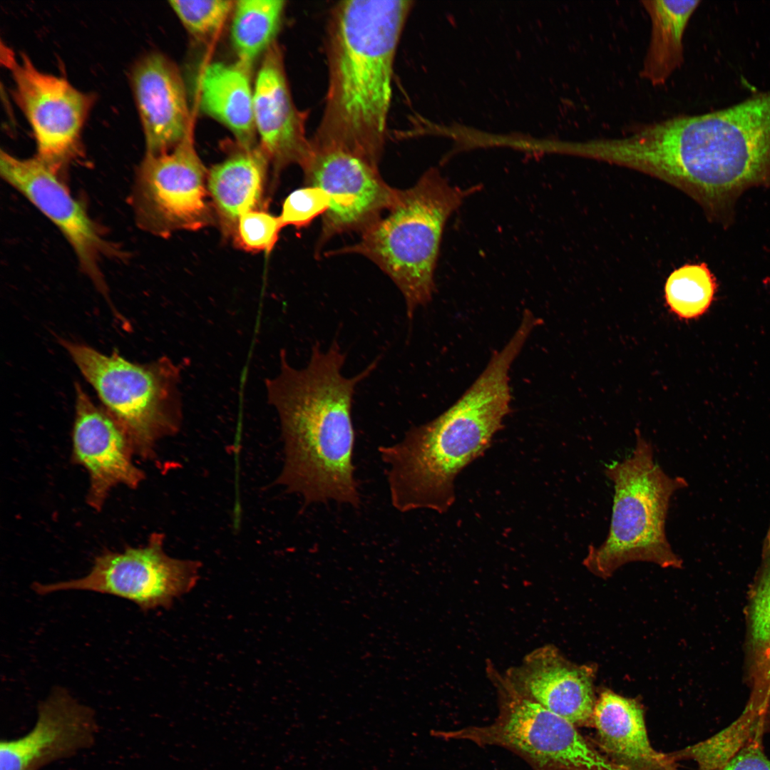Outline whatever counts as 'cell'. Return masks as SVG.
Masks as SVG:
<instances>
[{"label":"cell","mask_w":770,"mask_h":770,"mask_svg":"<svg viewBox=\"0 0 770 770\" xmlns=\"http://www.w3.org/2000/svg\"><path fill=\"white\" fill-rule=\"evenodd\" d=\"M131 86L147 153H167L191 133L187 96L180 72L165 55L152 52L131 71Z\"/></svg>","instance_id":"2e32d148"},{"label":"cell","mask_w":770,"mask_h":770,"mask_svg":"<svg viewBox=\"0 0 770 770\" xmlns=\"http://www.w3.org/2000/svg\"><path fill=\"white\" fill-rule=\"evenodd\" d=\"M504 684L500 689V712L493 723L431 729V736L503 747L533 770H630L600 753L574 724L523 695L509 682Z\"/></svg>","instance_id":"52a82bcc"},{"label":"cell","mask_w":770,"mask_h":770,"mask_svg":"<svg viewBox=\"0 0 770 770\" xmlns=\"http://www.w3.org/2000/svg\"><path fill=\"white\" fill-rule=\"evenodd\" d=\"M60 342L125 431L135 454L154 458L160 439L175 434L181 426L180 366L165 356L138 364L115 351L107 355L83 344Z\"/></svg>","instance_id":"8992f818"},{"label":"cell","mask_w":770,"mask_h":770,"mask_svg":"<svg viewBox=\"0 0 770 770\" xmlns=\"http://www.w3.org/2000/svg\"><path fill=\"white\" fill-rule=\"evenodd\" d=\"M207 174L192 133L169 152L146 153L133 192L138 223L150 232L166 237L178 230L195 231L214 222Z\"/></svg>","instance_id":"9c48e42d"},{"label":"cell","mask_w":770,"mask_h":770,"mask_svg":"<svg viewBox=\"0 0 770 770\" xmlns=\"http://www.w3.org/2000/svg\"><path fill=\"white\" fill-rule=\"evenodd\" d=\"M330 204V196L325 190L307 185L294 190L285 198L279 217L283 227H305L319 215L323 216Z\"/></svg>","instance_id":"83f0119b"},{"label":"cell","mask_w":770,"mask_h":770,"mask_svg":"<svg viewBox=\"0 0 770 770\" xmlns=\"http://www.w3.org/2000/svg\"><path fill=\"white\" fill-rule=\"evenodd\" d=\"M72 461L89 476L86 501L100 510L116 486L136 488L145 478L133 461L131 441L118 422L76 384Z\"/></svg>","instance_id":"4fadbf2b"},{"label":"cell","mask_w":770,"mask_h":770,"mask_svg":"<svg viewBox=\"0 0 770 770\" xmlns=\"http://www.w3.org/2000/svg\"><path fill=\"white\" fill-rule=\"evenodd\" d=\"M286 7L282 0H239L232 11L230 37L237 62L250 69L275 43Z\"/></svg>","instance_id":"7402d4cb"},{"label":"cell","mask_w":770,"mask_h":770,"mask_svg":"<svg viewBox=\"0 0 770 770\" xmlns=\"http://www.w3.org/2000/svg\"><path fill=\"white\" fill-rule=\"evenodd\" d=\"M301 168L306 185L321 188L331 198L323 215L318 253L335 235H361L390 209L398 195L399 189L383 180L378 166L344 150L311 144Z\"/></svg>","instance_id":"8fae6325"},{"label":"cell","mask_w":770,"mask_h":770,"mask_svg":"<svg viewBox=\"0 0 770 770\" xmlns=\"http://www.w3.org/2000/svg\"><path fill=\"white\" fill-rule=\"evenodd\" d=\"M253 113L259 145L276 177L291 164L301 166L311 150L305 129L308 114L294 104L283 51L277 42L262 56L254 85Z\"/></svg>","instance_id":"9a60e30c"},{"label":"cell","mask_w":770,"mask_h":770,"mask_svg":"<svg viewBox=\"0 0 770 770\" xmlns=\"http://www.w3.org/2000/svg\"><path fill=\"white\" fill-rule=\"evenodd\" d=\"M716 290L715 278L705 263L686 264L667 277L664 298L679 319H692L707 312Z\"/></svg>","instance_id":"603a6c76"},{"label":"cell","mask_w":770,"mask_h":770,"mask_svg":"<svg viewBox=\"0 0 770 770\" xmlns=\"http://www.w3.org/2000/svg\"><path fill=\"white\" fill-rule=\"evenodd\" d=\"M270 160L258 144L252 148L237 145L207 174V190L223 234L233 238L242 215L265 210Z\"/></svg>","instance_id":"d6986e66"},{"label":"cell","mask_w":770,"mask_h":770,"mask_svg":"<svg viewBox=\"0 0 770 770\" xmlns=\"http://www.w3.org/2000/svg\"><path fill=\"white\" fill-rule=\"evenodd\" d=\"M521 350L518 341L509 340L447 410L411 427L400 441L379 448L395 509L443 513L451 506L456 476L489 448L510 412L509 373Z\"/></svg>","instance_id":"3957f363"},{"label":"cell","mask_w":770,"mask_h":770,"mask_svg":"<svg viewBox=\"0 0 770 770\" xmlns=\"http://www.w3.org/2000/svg\"><path fill=\"white\" fill-rule=\"evenodd\" d=\"M282 227L279 216L265 210L249 211L240 216L233 240L235 245L245 251L269 253Z\"/></svg>","instance_id":"4316f807"},{"label":"cell","mask_w":770,"mask_h":770,"mask_svg":"<svg viewBox=\"0 0 770 770\" xmlns=\"http://www.w3.org/2000/svg\"><path fill=\"white\" fill-rule=\"evenodd\" d=\"M593 669L566 660L553 647L531 654L509 683L575 727L592 723Z\"/></svg>","instance_id":"e0dca14e"},{"label":"cell","mask_w":770,"mask_h":770,"mask_svg":"<svg viewBox=\"0 0 770 770\" xmlns=\"http://www.w3.org/2000/svg\"><path fill=\"white\" fill-rule=\"evenodd\" d=\"M649 14L651 36L641 76L652 84H664L683 61V36L699 1H642Z\"/></svg>","instance_id":"44dd1931"},{"label":"cell","mask_w":770,"mask_h":770,"mask_svg":"<svg viewBox=\"0 0 770 770\" xmlns=\"http://www.w3.org/2000/svg\"><path fill=\"white\" fill-rule=\"evenodd\" d=\"M592 724L600 746L614 762L630 770H679L673 756L651 746L642 709L635 700L603 691L596 700Z\"/></svg>","instance_id":"ac0fdd59"},{"label":"cell","mask_w":770,"mask_h":770,"mask_svg":"<svg viewBox=\"0 0 770 770\" xmlns=\"http://www.w3.org/2000/svg\"><path fill=\"white\" fill-rule=\"evenodd\" d=\"M719 770H770V759L757 738H751Z\"/></svg>","instance_id":"f1b7e54d"},{"label":"cell","mask_w":770,"mask_h":770,"mask_svg":"<svg viewBox=\"0 0 770 770\" xmlns=\"http://www.w3.org/2000/svg\"><path fill=\"white\" fill-rule=\"evenodd\" d=\"M163 542V535L154 533L143 546L103 552L84 577L51 584L35 582L32 588L39 595L71 590L112 595L132 601L143 611L168 608L175 597L195 586L200 563L169 556Z\"/></svg>","instance_id":"ba28073f"},{"label":"cell","mask_w":770,"mask_h":770,"mask_svg":"<svg viewBox=\"0 0 770 770\" xmlns=\"http://www.w3.org/2000/svg\"><path fill=\"white\" fill-rule=\"evenodd\" d=\"M761 571L751 605L754 645L770 664V524L763 541Z\"/></svg>","instance_id":"484cf974"},{"label":"cell","mask_w":770,"mask_h":770,"mask_svg":"<svg viewBox=\"0 0 770 770\" xmlns=\"http://www.w3.org/2000/svg\"><path fill=\"white\" fill-rule=\"evenodd\" d=\"M604 472L614 488L610 528L600 545L588 547L584 565L604 578L635 561L680 568L666 522L670 500L688 486L686 479L667 474L656 462L652 446L639 432L630 455L606 464Z\"/></svg>","instance_id":"5b68a950"},{"label":"cell","mask_w":770,"mask_h":770,"mask_svg":"<svg viewBox=\"0 0 770 770\" xmlns=\"http://www.w3.org/2000/svg\"><path fill=\"white\" fill-rule=\"evenodd\" d=\"M755 725L754 718L743 715L712 737L682 750L674 758L692 759L699 770H719L752 738Z\"/></svg>","instance_id":"cb8c5ba5"},{"label":"cell","mask_w":770,"mask_h":770,"mask_svg":"<svg viewBox=\"0 0 770 770\" xmlns=\"http://www.w3.org/2000/svg\"><path fill=\"white\" fill-rule=\"evenodd\" d=\"M251 71L240 63L212 62L202 70L198 85L200 109L225 126L239 145L257 146Z\"/></svg>","instance_id":"ffe728a7"},{"label":"cell","mask_w":770,"mask_h":770,"mask_svg":"<svg viewBox=\"0 0 770 770\" xmlns=\"http://www.w3.org/2000/svg\"><path fill=\"white\" fill-rule=\"evenodd\" d=\"M1 56L14 83L15 101L32 128L36 157L57 171L77 155L95 97L62 77L39 71L24 53L16 58L1 45Z\"/></svg>","instance_id":"30bf717a"},{"label":"cell","mask_w":770,"mask_h":770,"mask_svg":"<svg viewBox=\"0 0 770 770\" xmlns=\"http://www.w3.org/2000/svg\"><path fill=\"white\" fill-rule=\"evenodd\" d=\"M346 354L337 339L327 350L313 345L307 364H289L280 353L279 373L265 381L268 402L276 409L284 446L277 482L303 498L306 505L329 500L359 507L354 477L355 433L351 419L356 386L379 359L351 377L342 368Z\"/></svg>","instance_id":"6da1fadb"},{"label":"cell","mask_w":770,"mask_h":770,"mask_svg":"<svg viewBox=\"0 0 770 770\" xmlns=\"http://www.w3.org/2000/svg\"><path fill=\"white\" fill-rule=\"evenodd\" d=\"M94 711L57 687L38 706L37 719L26 734L0 742V770H40L95 743Z\"/></svg>","instance_id":"5bb4252c"},{"label":"cell","mask_w":770,"mask_h":770,"mask_svg":"<svg viewBox=\"0 0 770 770\" xmlns=\"http://www.w3.org/2000/svg\"><path fill=\"white\" fill-rule=\"evenodd\" d=\"M0 173L6 183L58 227L72 246L82 269L107 297L99 261L113 250L84 207L60 180L57 171L37 157L21 159L1 150Z\"/></svg>","instance_id":"7c38bea8"},{"label":"cell","mask_w":770,"mask_h":770,"mask_svg":"<svg viewBox=\"0 0 770 770\" xmlns=\"http://www.w3.org/2000/svg\"><path fill=\"white\" fill-rule=\"evenodd\" d=\"M476 189L453 185L431 169L411 188L399 190L387 213L364 232L357 243L329 255L358 254L375 263L401 292L411 319L419 307L431 302L435 291L445 225Z\"/></svg>","instance_id":"277c9868"},{"label":"cell","mask_w":770,"mask_h":770,"mask_svg":"<svg viewBox=\"0 0 770 770\" xmlns=\"http://www.w3.org/2000/svg\"><path fill=\"white\" fill-rule=\"evenodd\" d=\"M170 6L184 28L196 40L211 41L232 14L230 0H172Z\"/></svg>","instance_id":"d4e9b609"},{"label":"cell","mask_w":770,"mask_h":770,"mask_svg":"<svg viewBox=\"0 0 770 770\" xmlns=\"http://www.w3.org/2000/svg\"><path fill=\"white\" fill-rule=\"evenodd\" d=\"M405 0H346L326 29L328 87L312 145L378 166L387 136L396 53L411 8Z\"/></svg>","instance_id":"7a4b0ae2"}]
</instances>
